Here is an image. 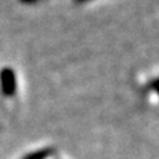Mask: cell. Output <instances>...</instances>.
Returning a JSON list of instances; mask_svg holds the SVG:
<instances>
[{"label": "cell", "mask_w": 159, "mask_h": 159, "mask_svg": "<svg viewBox=\"0 0 159 159\" xmlns=\"http://www.w3.org/2000/svg\"><path fill=\"white\" fill-rule=\"evenodd\" d=\"M0 90L6 97H12L16 93L17 81L12 68H3L0 70Z\"/></svg>", "instance_id": "obj_1"}, {"label": "cell", "mask_w": 159, "mask_h": 159, "mask_svg": "<svg viewBox=\"0 0 159 159\" xmlns=\"http://www.w3.org/2000/svg\"><path fill=\"white\" fill-rule=\"evenodd\" d=\"M53 154H54L53 148L45 147V148H40V150H36V151H32V152L27 154L23 159H48V158H51Z\"/></svg>", "instance_id": "obj_2"}, {"label": "cell", "mask_w": 159, "mask_h": 159, "mask_svg": "<svg viewBox=\"0 0 159 159\" xmlns=\"http://www.w3.org/2000/svg\"><path fill=\"white\" fill-rule=\"evenodd\" d=\"M148 88H150L152 92H155L158 94V97H159V77L158 78H154L152 81L148 84Z\"/></svg>", "instance_id": "obj_3"}, {"label": "cell", "mask_w": 159, "mask_h": 159, "mask_svg": "<svg viewBox=\"0 0 159 159\" xmlns=\"http://www.w3.org/2000/svg\"><path fill=\"white\" fill-rule=\"evenodd\" d=\"M20 3H23V4H28V6H32V4H36L39 3L40 0H19Z\"/></svg>", "instance_id": "obj_4"}, {"label": "cell", "mask_w": 159, "mask_h": 159, "mask_svg": "<svg viewBox=\"0 0 159 159\" xmlns=\"http://www.w3.org/2000/svg\"><path fill=\"white\" fill-rule=\"evenodd\" d=\"M77 3H85V2H89V0H76Z\"/></svg>", "instance_id": "obj_5"}]
</instances>
